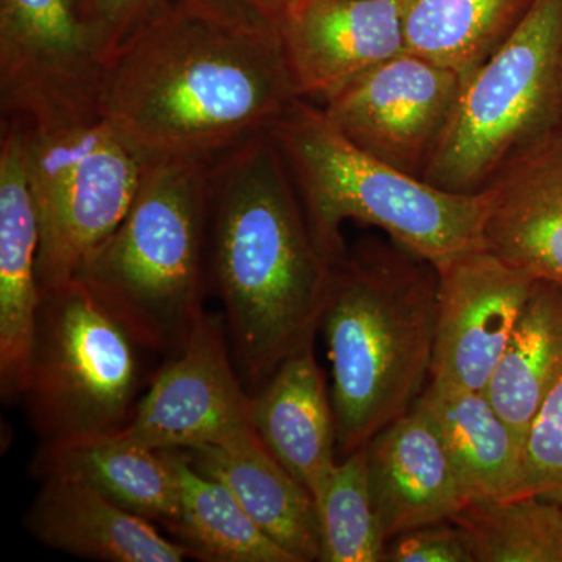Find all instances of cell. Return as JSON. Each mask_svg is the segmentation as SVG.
I'll use <instances>...</instances> for the list:
<instances>
[{
    "instance_id": "cell-1",
    "label": "cell",
    "mask_w": 562,
    "mask_h": 562,
    "mask_svg": "<svg viewBox=\"0 0 562 562\" xmlns=\"http://www.w3.org/2000/svg\"><path fill=\"white\" fill-rule=\"evenodd\" d=\"M299 99L276 22L243 0H183L105 66L101 113L146 158L214 160Z\"/></svg>"
},
{
    "instance_id": "cell-2",
    "label": "cell",
    "mask_w": 562,
    "mask_h": 562,
    "mask_svg": "<svg viewBox=\"0 0 562 562\" xmlns=\"http://www.w3.org/2000/svg\"><path fill=\"white\" fill-rule=\"evenodd\" d=\"M331 268L271 133L211 161L209 283L250 394L314 342Z\"/></svg>"
},
{
    "instance_id": "cell-3",
    "label": "cell",
    "mask_w": 562,
    "mask_h": 562,
    "mask_svg": "<svg viewBox=\"0 0 562 562\" xmlns=\"http://www.w3.org/2000/svg\"><path fill=\"white\" fill-rule=\"evenodd\" d=\"M438 286V269L390 238L361 239L333 265L319 330L342 457L412 412L427 390Z\"/></svg>"
},
{
    "instance_id": "cell-4",
    "label": "cell",
    "mask_w": 562,
    "mask_h": 562,
    "mask_svg": "<svg viewBox=\"0 0 562 562\" xmlns=\"http://www.w3.org/2000/svg\"><path fill=\"white\" fill-rule=\"evenodd\" d=\"M211 161L150 158L124 220L74 277L168 360L205 310Z\"/></svg>"
},
{
    "instance_id": "cell-5",
    "label": "cell",
    "mask_w": 562,
    "mask_h": 562,
    "mask_svg": "<svg viewBox=\"0 0 562 562\" xmlns=\"http://www.w3.org/2000/svg\"><path fill=\"white\" fill-rule=\"evenodd\" d=\"M269 133L331 265L347 249L341 227L349 221L379 228L436 269L483 247L482 192L443 191L373 157L351 143L317 103L299 99Z\"/></svg>"
},
{
    "instance_id": "cell-6",
    "label": "cell",
    "mask_w": 562,
    "mask_h": 562,
    "mask_svg": "<svg viewBox=\"0 0 562 562\" xmlns=\"http://www.w3.org/2000/svg\"><path fill=\"white\" fill-rule=\"evenodd\" d=\"M561 121L562 0H532L512 35L462 80L424 180L480 194Z\"/></svg>"
},
{
    "instance_id": "cell-7",
    "label": "cell",
    "mask_w": 562,
    "mask_h": 562,
    "mask_svg": "<svg viewBox=\"0 0 562 562\" xmlns=\"http://www.w3.org/2000/svg\"><path fill=\"white\" fill-rule=\"evenodd\" d=\"M138 339L79 279L41 290L22 398L43 446L131 422L143 387Z\"/></svg>"
},
{
    "instance_id": "cell-8",
    "label": "cell",
    "mask_w": 562,
    "mask_h": 562,
    "mask_svg": "<svg viewBox=\"0 0 562 562\" xmlns=\"http://www.w3.org/2000/svg\"><path fill=\"white\" fill-rule=\"evenodd\" d=\"M22 125L40 227L36 272L41 290H47L72 280L116 231L150 158L102 113L58 124Z\"/></svg>"
},
{
    "instance_id": "cell-9",
    "label": "cell",
    "mask_w": 562,
    "mask_h": 562,
    "mask_svg": "<svg viewBox=\"0 0 562 562\" xmlns=\"http://www.w3.org/2000/svg\"><path fill=\"white\" fill-rule=\"evenodd\" d=\"M103 77L72 0H0V120L33 127L94 116Z\"/></svg>"
},
{
    "instance_id": "cell-10",
    "label": "cell",
    "mask_w": 562,
    "mask_h": 562,
    "mask_svg": "<svg viewBox=\"0 0 562 562\" xmlns=\"http://www.w3.org/2000/svg\"><path fill=\"white\" fill-rule=\"evenodd\" d=\"M233 362L225 322L203 310L183 349L113 435L144 449L195 450L250 430L251 394Z\"/></svg>"
},
{
    "instance_id": "cell-11",
    "label": "cell",
    "mask_w": 562,
    "mask_h": 562,
    "mask_svg": "<svg viewBox=\"0 0 562 562\" xmlns=\"http://www.w3.org/2000/svg\"><path fill=\"white\" fill-rule=\"evenodd\" d=\"M461 85L453 70L403 50L317 105L362 150L424 179Z\"/></svg>"
},
{
    "instance_id": "cell-12",
    "label": "cell",
    "mask_w": 562,
    "mask_h": 562,
    "mask_svg": "<svg viewBox=\"0 0 562 562\" xmlns=\"http://www.w3.org/2000/svg\"><path fill=\"white\" fill-rule=\"evenodd\" d=\"M430 383L486 391L535 279L480 247L438 269Z\"/></svg>"
},
{
    "instance_id": "cell-13",
    "label": "cell",
    "mask_w": 562,
    "mask_h": 562,
    "mask_svg": "<svg viewBox=\"0 0 562 562\" xmlns=\"http://www.w3.org/2000/svg\"><path fill=\"white\" fill-rule=\"evenodd\" d=\"M277 27L299 95L314 103L406 50L397 0H299Z\"/></svg>"
},
{
    "instance_id": "cell-14",
    "label": "cell",
    "mask_w": 562,
    "mask_h": 562,
    "mask_svg": "<svg viewBox=\"0 0 562 562\" xmlns=\"http://www.w3.org/2000/svg\"><path fill=\"white\" fill-rule=\"evenodd\" d=\"M482 195L484 249L562 286V121L506 162Z\"/></svg>"
},
{
    "instance_id": "cell-15",
    "label": "cell",
    "mask_w": 562,
    "mask_h": 562,
    "mask_svg": "<svg viewBox=\"0 0 562 562\" xmlns=\"http://www.w3.org/2000/svg\"><path fill=\"white\" fill-rule=\"evenodd\" d=\"M20 121L0 120V392L22 398L41 299L40 227Z\"/></svg>"
},
{
    "instance_id": "cell-16",
    "label": "cell",
    "mask_w": 562,
    "mask_h": 562,
    "mask_svg": "<svg viewBox=\"0 0 562 562\" xmlns=\"http://www.w3.org/2000/svg\"><path fill=\"white\" fill-rule=\"evenodd\" d=\"M373 506L386 541L452 520L468 505L435 424L419 406L366 443Z\"/></svg>"
},
{
    "instance_id": "cell-17",
    "label": "cell",
    "mask_w": 562,
    "mask_h": 562,
    "mask_svg": "<svg viewBox=\"0 0 562 562\" xmlns=\"http://www.w3.org/2000/svg\"><path fill=\"white\" fill-rule=\"evenodd\" d=\"M251 427L317 501L339 461L335 413L314 342L290 355L251 394Z\"/></svg>"
},
{
    "instance_id": "cell-18",
    "label": "cell",
    "mask_w": 562,
    "mask_h": 562,
    "mask_svg": "<svg viewBox=\"0 0 562 562\" xmlns=\"http://www.w3.org/2000/svg\"><path fill=\"white\" fill-rule=\"evenodd\" d=\"M25 528L50 549L105 562H180L187 549L154 522L122 508L79 480L49 476L24 517Z\"/></svg>"
},
{
    "instance_id": "cell-19",
    "label": "cell",
    "mask_w": 562,
    "mask_h": 562,
    "mask_svg": "<svg viewBox=\"0 0 562 562\" xmlns=\"http://www.w3.org/2000/svg\"><path fill=\"white\" fill-rule=\"evenodd\" d=\"M183 452L199 472L224 484L251 520L297 562L319 561L316 501L269 452L254 428Z\"/></svg>"
},
{
    "instance_id": "cell-20",
    "label": "cell",
    "mask_w": 562,
    "mask_h": 562,
    "mask_svg": "<svg viewBox=\"0 0 562 562\" xmlns=\"http://www.w3.org/2000/svg\"><path fill=\"white\" fill-rule=\"evenodd\" d=\"M416 406L441 435L468 503L522 495L524 443L486 391L428 383Z\"/></svg>"
},
{
    "instance_id": "cell-21",
    "label": "cell",
    "mask_w": 562,
    "mask_h": 562,
    "mask_svg": "<svg viewBox=\"0 0 562 562\" xmlns=\"http://www.w3.org/2000/svg\"><path fill=\"white\" fill-rule=\"evenodd\" d=\"M32 469L41 480H79L122 508L165 528L179 514V476L171 450L144 449L105 435L41 446Z\"/></svg>"
},
{
    "instance_id": "cell-22",
    "label": "cell",
    "mask_w": 562,
    "mask_h": 562,
    "mask_svg": "<svg viewBox=\"0 0 562 562\" xmlns=\"http://www.w3.org/2000/svg\"><path fill=\"white\" fill-rule=\"evenodd\" d=\"M561 379L562 286L535 280L486 394L524 443L536 414Z\"/></svg>"
},
{
    "instance_id": "cell-23",
    "label": "cell",
    "mask_w": 562,
    "mask_h": 562,
    "mask_svg": "<svg viewBox=\"0 0 562 562\" xmlns=\"http://www.w3.org/2000/svg\"><path fill=\"white\" fill-rule=\"evenodd\" d=\"M532 0H397L406 50L457 72L479 68Z\"/></svg>"
},
{
    "instance_id": "cell-24",
    "label": "cell",
    "mask_w": 562,
    "mask_h": 562,
    "mask_svg": "<svg viewBox=\"0 0 562 562\" xmlns=\"http://www.w3.org/2000/svg\"><path fill=\"white\" fill-rule=\"evenodd\" d=\"M180 506L166 527L190 558L206 562H297L251 520L224 484L199 472L183 450H171Z\"/></svg>"
},
{
    "instance_id": "cell-25",
    "label": "cell",
    "mask_w": 562,
    "mask_h": 562,
    "mask_svg": "<svg viewBox=\"0 0 562 562\" xmlns=\"http://www.w3.org/2000/svg\"><path fill=\"white\" fill-rule=\"evenodd\" d=\"M452 522L473 562H562V505L538 495L469 502Z\"/></svg>"
},
{
    "instance_id": "cell-26",
    "label": "cell",
    "mask_w": 562,
    "mask_h": 562,
    "mask_svg": "<svg viewBox=\"0 0 562 562\" xmlns=\"http://www.w3.org/2000/svg\"><path fill=\"white\" fill-rule=\"evenodd\" d=\"M316 506L321 562H383L387 541L373 506L366 446L338 462Z\"/></svg>"
},
{
    "instance_id": "cell-27",
    "label": "cell",
    "mask_w": 562,
    "mask_h": 562,
    "mask_svg": "<svg viewBox=\"0 0 562 562\" xmlns=\"http://www.w3.org/2000/svg\"><path fill=\"white\" fill-rule=\"evenodd\" d=\"M77 16L103 65L183 0H72Z\"/></svg>"
},
{
    "instance_id": "cell-28",
    "label": "cell",
    "mask_w": 562,
    "mask_h": 562,
    "mask_svg": "<svg viewBox=\"0 0 562 562\" xmlns=\"http://www.w3.org/2000/svg\"><path fill=\"white\" fill-rule=\"evenodd\" d=\"M562 505V379L542 403L524 442L522 495Z\"/></svg>"
},
{
    "instance_id": "cell-29",
    "label": "cell",
    "mask_w": 562,
    "mask_h": 562,
    "mask_svg": "<svg viewBox=\"0 0 562 562\" xmlns=\"http://www.w3.org/2000/svg\"><path fill=\"white\" fill-rule=\"evenodd\" d=\"M383 562H473V557L461 528L446 520L395 536Z\"/></svg>"
},
{
    "instance_id": "cell-30",
    "label": "cell",
    "mask_w": 562,
    "mask_h": 562,
    "mask_svg": "<svg viewBox=\"0 0 562 562\" xmlns=\"http://www.w3.org/2000/svg\"><path fill=\"white\" fill-rule=\"evenodd\" d=\"M243 2H246L251 9L260 11L268 20L279 25L284 14H286L299 0H243Z\"/></svg>"
}]
</instances>
